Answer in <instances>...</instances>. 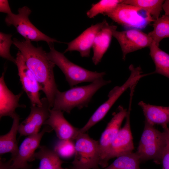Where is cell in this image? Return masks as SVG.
Returning a JSON list of instances; mask_svg holds the SVG:
<instances>
[{"instance_id":"cell-28","label":"cell","mask_w":169,"mask_h":169,"mask_svg":"<svg viewBox=\"0 0 169 169\" xmlns=\"http://www.w3.org/2000/svg\"><path fill=\"white\" fill-rule=\"evenodd\" d=\"M12 37L10 34L0 32V56L16 64V59L11 55L10 52V47L13 44Z\"/></svg>"},{"instance_id":"cell-30","label":"cell","mask_w":169,"mask_h":169,"mask_svg":"<svg viewBox=\"0 0 169 169\" xmlns=\"http://www.w3.org/2000/svg\"><path fill=\"white\" fill-rule=\"evenodd\" d=\"M0 12L5 13L8 14L12 13L8 0H0Z\"/></svg>"},{"instance_id":"cell-6","label":"cell","mask_w":169,"mask_h":169,"mask_svg":"<svg viewBox=\"0 0 169 169\" xmlns=\"http://www.w3.org/2000/svg\"><path fill=\"white\" fill-rule=\"evenodd\" d=\"M105 15L118 24L130 29L140 30L155 20L144 10L122 2Z\"/></svg>"},{"instance_id":"cell-26","label":"cell","mask_w":169,"mask_h":169,"mask_svg":"<svg viewBox=\"0 0 169 169\" xmlns=\"http://www.w3.org/2000/svg\"><path fill=\"white\" fill-rule=\"evenodd\" d=\"M123 0H101L93 4L90 8L87 11L86 15L90 18H93L101 14L105 15L114 9Z\"/></svg>"},{"instance_id":"cell-21","label":"cell","mask_w":169,"mask_h":169,"mask_svg":"<svg viewBox=\"0 0 169 169\" xmlns=\"http://www.w3.org/2000/svg\"><path fill=\"white\" fill-rule=\"evenodd\" d=\"M34 158L40 161L38 169H61L64 161L54 150L45 146H40Z\"/></svg>"},{"instance_id":"cell-7","label":"cell","mask_w":169,"mask_h":169,"mask_svg":"<svg viewBox=\"0 0 169 169\" xmlns=\"http://www.w3.org/2000/svg\"><path fill=\"white\" fill-rule=\"evenodd\" d=\"M75 151L72 166L85 169H100L99 141L85 133H79L75 140Z\"/></svg>"},{"instance_id":"cell-29","label":"cell","mask_w":169,"mask_h":169,"mask_svg":"<svg viewBox=\"0 0 169 169\" xmlns=\"http://www.w3.org/2000/svg\"><path fill=\"white\" fill-rule=\"evenodd\" d=\"M166 138V144L162 157V169H169V127L167 126L162 127Z\"/></svg>"},{"instance_id":"cell-22","label":"cell","mask_w":169,"mask_h":169,"mask_svg":"<svg viewBox=\"0 0 169 169\" xmlns=\"http://www.w3.org/2000/svg\"><path fill=\"white\" fill-rule=\"evenodd\" d=\"M149 48L150 55L155 66V70L151 74H160L169 79V54L153 42Z\"/></svg>"},{"instance_id":"cell-34","label":"cell","mask_w":169,"mask_h":169,"mask_svg":"<svg viewBox=\"0 0 169 169\" xmlns=\"http://www.w3.org/2000/svg\"><path fill=\"white\" fill-rule=\"evenodd\" d=\"M61 169H69L67 168H61Z\"/></svg>"},{"instance_id":"cell-8","label":"cell","mask_w":169,"mask_h":169,"mask_svg":"<svg viewBox=\"0 0 169 169\" xmlns=\"http://www.w3.org/2000/svg\"><path fill=\"white\" fill-rule=\"evenodd\" d=\"M18 11V14L12 13L8 14L5 21L8 26H14L17 32L25 40L35 42L44 41L49 46L53 45L54 42L61 43L46 35L33 24L28 18L32 11L27 7L19 8Z\"/></svg>"},{"instance_id":"cell-16","label":"cell","mask_w":169,"mask_h":169,"mask_svg":"<svg viewBox=\"0 0 169 169\" xmlns=\"http://www.w3.org/2000/svg\"><path fill=\"white\" fill-rule=\"evenodd\" d=\"M49 118L44 125L54 130L59 139L75 141L79 134V129L73 126L65 118L62 111L50 109Z\"/></svg>"},{"instance_id":"cell-12","label":"cell","mask_w":169,"mask_h":169,"mask_svg":"<svg viewBox=\"0 0 169 169\" xmlns=\"http://www.w3.org/2000/svg\"><path fill=\"white\" fill-rule=\"evenodd\" d=\"M132 99H131L130 100L125 123L119 131L110 147L105 160V167L108 166V162L110 159L132 152L134 149L130 119Z\"/></svg>"},{"instance_id":"cell-10","label":"cell","mask_w":169,"mask_h":169,"mask_svg":"<svg viewBox=\"0 0 169 169\" xmlns=\"http://www.w3.org/2000/svg\"><path fill=\"white\" fill-rule=\"evenodd\" d=\"M113 37L117 40L122 53V59L125 60L127 54L142 49L149 47L153 40L148 34L141 30L130 29L121 31L115 30Z\"/></svg>"},{"instance_id":"cell-13","label":"cell","mask_w":169,"mask_h":169,"mask_svg":"<svg viewBox=\"0 0 169 169\" xmlns=\"http://www.w3.org/2000/svg\"><path fill=\"white\" fill-rule=\"evenodd\" d=\"M41 106L31 105L28 116L20 124L18 132L20 136H29L39 132L45 122L49 118L51 108L46 97L41 99Z\"/></svg>"},{"instance_id":"cell-23","label":"cell","mask_w":169,"mask_h":169,"mask_svg":"<svg viewBox=\"0 0 169 169\" xmlns=\"http://www.w3.org/2000/svg\"><path fill=\"white\" fill-rule=\"evenodd\" d=\"M153 30L148 33L153 42L158 46L162 40L169 38V17L164 14L156 19L153 25Z\"/></svg>"},{"instance_id":"cell-19","label":"cell","mask_w":169,"mask_h":169,"mask_svg":"<svg viewBox=\"0 0 169 169\" xmlns=\"http://www.w3.org/2000/svg\"><path fill=\"white\" fill-rule=\"evenodd\" d=\"M138 105L142 110L145 120L154 126L160 125L162 127L167 126L169 123V106H162L146 104L140 101Z\"/></svg>"},{"instance_id":"cell-14","label":"cell","mask_w":169,"mask_h":169,"mask_svg":"<svg viewBox=\"0 0 169 169\" xmlns=\"http://www.w3.org/2000/svg\"><path fill=\"white\" fill-rule=\"evenodd\" d=\"M127 114V110L120 106L118 111L115 113L102 133L99 141L100 154L99 165L105 168V160L110 145L121 128L124 119Z\"/></svg>"},{"instance_id":"cell-25","label":"cell","mask_w":169,"mask_h":169,"mask_svg":"<svg viewBox=\"0 0 169 169\" xmlns=\"http://www.w3.org/2000/svg\"><path fill=\"white\" fill-rule=\"evenodd\" d=\"M163 0H125L122 3L136 6L144 10L155 20L158 18L162 9Z\"/></svg>"},{"instance_id":"cell-32","label":"cell","mask_w":169,"mask_h":169,"mask_svg":"<svg viewBox=\"0 0 169 169\" xmlns=\"http://www.w3.org/2000/svg\"><path fill=\"white\" fill-rule=\"evenodd\" d=\"M162 9L165 14L169 17V0H165L162 5Z\"/></svg>"},{"instance_id":"cell-35","label":"cell","mask_w":169,"mask_h":169,"mask_svg":"<svg viewBox=\"0 0 169 169\" xmlns=\"http://www.w3.org/2000/svg\"><path fill=\"white\" fill-rule=\"evenodd\" d=\"M37 169H38V168Z\"/></svg>"},{"instance_id":"cell-33","label":"cell","mask_w":169,"mask_h":169,"mask_svg":"<svg viewBox=\"0 0 169 169\" xmlns=\"http://www.w3.org/2000/svg\"><path fill=\"white\" fill-rule=\"evenodd\" d=\"M71 169H85V168H81L76 166H72L71 167Z\"/></svg>"},{"instance_id":"cell-11","label":"cell","mask_w":169,"mask_h":169,"mask_svg":"<svg viewBox=\"0 0 169 169\" xmlns=\"http://www.w3.org/2000/svg\"><path fill=\"white\" fill-rule=\"evenodd\" d=\"M16 64L22 88L30 100L31 105L41 106L43 104L40 98L41 90L34 75L27 65L23 57L19 51L16 54Z\"/></svg>"},{"instance_id":"cell-9","label":"cell","mask_w":169,"mask_h":169,"mask_svg":"<svg viewBox=\"0 0 169 169\" xmlns=\"http://www.w3.org/2000/svg\"><path fill=\"white\" fill-rule=\"evenodd\" d=\"M53 130L47 125L38 133L28 136L20 146L16 156L11 159V166L13 169H29L28 163L35 160V151L39 148L41 139L46 132H50Z\"/></svg>"},{"instance_id":"cell-31","label":"cell","mask_w":169,"mask_h":169,"mask_svg":"<svg viewBox=\"0 0 169 169\" xmlns=\"http://www.w3.org/2000/svg\"><path fill=\"white\" fill-rule=\"evenodd\" d=\"M12 161L10 159L6 161L5 160L0 158V169H13L12 167Z\"/></svg>"},{"instance_id":"cell-15","label":"cell","mask_w":169,"mask_h":169,"mask_svg":"<svg viewBox=\"0 0 169 169\" xmlns=\"http://www.w3.org/2000/svg\"><path fill=\"white\" fill-rule=\"evenodd\" d=\"M105 21L104 19L100 23L92 25L76 38L67 43L68 47L64 53L77 51L79 53L82 57H89L95 36Z\"/></svg>"},{"instance_id":"cell-3","label":"cell","mask_w":169,"mask_h":169,"mask_svg":"<svg viewBox=\"0 0 169 169\" xmlns=\"http://www.w3.org/2000/svg\"><path fill=\"white\" fill-rule=\"evenodd\" d=\"M49 47L50 51L47 53L48 58L61 70L71 88L80 83L92 82L103 78L106 74L105 72L92 71L79 66L69 60L63 53L55 50L53 45Z\"/></svg>"},{"instance_id":"cell-24","label":"cell","mask_w":169,"mask_h":169,"mask_svg":"<svg viewBox=\"0 0 169 169\" xmlns=\"http://www.w3.org/2000/svg\"><path fill=\"white\" fill-rule=\"evenodd\" d=\"M140 162L137 153L132 152L118 156L110 165L102 169H141Z\"/></svg>"},{"instance_id":"cell-4","label":"cell","mask_w":169,"mask_h":169,"mask_svg":"<svg viewBox=\"0 0 169 169\" xmlns=\"http://www.w3.org/2000/svg\"><path fill=\"white\" fill-rule=\"evenodd\" d=\"M166 144L165 134L145 120V125L136 152L141 162L152 160L161 164Z\"/></svg>"},{"instance_id":"cell-1","label":"cell","mask_w":169,"mask_h":169,"mask_svg":"<svg viewBox=\"0 0 169 169\" xmlns=\"http://www.w3.org/2000/svg\"><path fill=\"white\" fill-rule=\"evenodd\" d=\"M13 41V44L22 54L27 65L35 76L52 108L58 90L54 71L55 64L49 59L47 53L42 47H34L28 40L21 41L14 38Z\"/></svg>"},{"instance_id":"cell-20","label":"cell","mask_w":169,"mask_h":169,"mask_svg":"<svg viewBox=\"0 0 169 169\" xmlns=\"http://www.w3.org/2000/svg\"><path fill=\"white\" fill-rule=\"evenodd\" d=\"M13 119V123L10 131L0 136V155L9 153L11 154V158L16 156L18 150L16 136L20 124L19 117L17 113Z\"/></svg>"},{"instance_id":"cell-27","label":"cell","mask_w":169,"mask_h":169,"mask_svg":"<svg viewBox=\"0 0 169 169\" xmlns=\"http://www.w3.org/2000/svg\"><path fill=\"white\" fill-rule=\"evenodd\" d=\"M54 150L59 157L69 158L74 155L75 142L72 140L59 139L55 143Z\"/></svg>"},{"instance_id":"cell-17","label":"cell","mask_w":169,"mask_h":169,"mask_svg":"<svg viewBox=\"0 0 169 169\" xmlns=\"http://www.w3.org/2000/svg\"><path fill=\"white\" fill-rule=\"evenodd\" d=\"M117 28L116 26L110 25L106 20L97 34L92 47V61L95 65H97L101 61L110 46L113 32Z\"/></svg>"},{"instance_id":"cell-2","label":"cell","mask_w":169,"mask_h":169,"mask_svg":"<svg viewBox=\"0 0 169 169\" xmlns=\"http://www.w3.org/2000/svg\"><path fill=\"white\" fill-rule=\"evenodd\" d=\"M111 82L110 80L104 79L103 78L87 85L72 87L62 92L58 90L52 109L70 113L74 108L81 109L87 107L95 93L101 87Z\"/></svg>"},{"instance_id":"cell-5","label":"cell","mask_w":169,"mask_h":169,"mask_svg":"<svg viewBox=\"0 0 169 169\" xmlns=\"http://www.w3.org/2000/svg\"><path fill=\"white\" fill-rule=\"evenodd\" d=\"M130 75L122 85L114 87L109 92L108 99L96 109L84 125L79 129L80 133H85L93 126L101 120L122 94L128 89L136 84L142 78L147 75L142 74L140 67H134L132 64L129 67Z\"/></svg>"},{"instance_id":"cell-18","label":"cell","mask_w":169,"mask_h":169,"mask_svg":"<svg viewBox=\"0 0 169 169\" xmlns=\"http://www.w3.org/2000/svg\"><path fill=\"white\" fill-rule=\"evenodd\" d=\"M6 68L0 79V117L9 116L12 119L16 113L15 110L18 107H23L19 104V101L22 93L18 95H14L7 86L4 80Z\"/></svg>"}]
</instances>
